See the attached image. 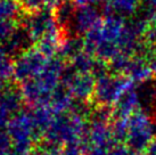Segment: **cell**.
<instances>
[{
	"label": "cell",
	"instance_id": "3957f363",
	"mask_svg": "<svg viewBox=\"0 0 156 155\" xmlns=\"http://www.w3.org/2000/svg\"><path fill=\"white\" fill-rule=\"evenodd\" d=\"M103 17L97 7L82 6L75 8L71 25L76 34L84 37L88 32H90L96 26L99 25Z\"/></svg>",
	"mask_w": 156,
	"mask_h": 155
},
{
	"label": "cell",
	"instance_id": "8992f818",
	"mask_svg": "<svg viewBox=\"0 0 156 155\" xmlns=\"http://www.w3.org/2000/svg\"><path fill=\"white\" fill-rule=\"evenodd\" d=\"M23 12L17 0H0V22H17Z\"/></svg>",
	"mask_w": 156,
	"mask_h": 155
},
{
	"label": "cell",
	"instance_id": "8fae6325",
	"mask_svg": "<svg viewBox=\"0 0 156 155\" xmlns=\"http://www.w3.org/2000/svg\"><path fill=\"white\" fill-rule=\"evenodd\" d=\"M149 67L152 70V73L156 75V52H153L152 54H149V56L147 58Z\"/></svg>",
	"mask_w": 156,
	"mask_h": 155
},
{
	"label": "cell",
	"instance_id": "6da1fadb",
	"mask_svg": "<svg viewBox=\"0 0 156 155\" xmlns=\"http://www.w3.org/2000/svg\"><path fill=\"white\" fill-rule=\"evenodd\" d=\"M21 26L27 32L34 45L47 37L62 34V27L57 23L54 10L48 8L34 14L23 15Z\"/></svg>",
	"mask_w": 156,
	"mask_h": 155
},
{
	"label": "cell",
	"instance_id": "4fadbf2b",
	"mask_svg": "<svg viewBox=\"0 0 156 155\" xmlns=\"http://www.w3.org/2000/svg\"><path fill=\"white\" fill-rule=\"evenodd\" d=\"M140 1L145 5V7L156 9V0H140Z\"/></svg>",
	"mask_w": 156,
	"mask_h": 155
},
{
	"label": "cell",
	"instance_id": "7c38bea8",
	"mask_svg": "<svg viewBox=\"0 0 156 155\" xmlns=\"http://www.w3.org/2000/svg\"><path fill=\"white\" fill-rule=\"evenodd\" d=\"M44 1L46 4V7L48 9H51V10H55L63 2V0H44Z\"/></svg>",
	"mask_w": 156,
	"mask_h": 155
},
{
	"label": "cell",
	"instance_id": "30bf717a",
	"mask_svg": "<svg viewBox=\"0 0 156 155\" xmlns=\"http://www.w3.org/2000/svg\"><path fill=\"white\" fill-rule=\"evenodd\" d=\"M106 0H73L74 5L76 7H82V6H92L96 7L99 4H105Z\"/></svg>",
	"mask_w": 156,
	"mask_h": 155
},
{
	"label": "cell",
	"instance_id": "ba28073f",
	"mask_svg": "<svg viewBox=\"0 0 156 155\" xmlns=\"http://www.w3.org/2000/svg\"><path fill=\"white\" fill-rule=\"evenodd\" d=\"M17 2L22 9L23 15L34 14L47 8L44 0H17Z\"/></svg>",
	"mask_w": 156,
	"mask_h": 155
},
{
	"label": "cell",
	"instance_id": "277c9868",
	"mask_svg": "<svg viewBox=\"0 0 156 155\" xmlns=\"http://www.w3.org/2000/svg\"><path fill=\"white\" fill-rule=\"evenodd\" d=\"M139 5L140 0H106L104 7L107 15L126 18L138 13Z\"/></svg>",
	"mask_w": 156,
	"mask_h": 155
},
{
	"label": "cell",
	"instance_id": "7a4b0ae2",
	"mask_svg": "<svg viewBox=\"0 0 156 155\" xmlns=\"http://www.w3.org/2000/svg\"><path fill=\"white\" fill-rule=\"evenodd\" d=\"M47 57H44L35 47H31L20 54L13 62V75L17 80L29 81L38 77L44 71L48 65Z\"/></svg>",
	"mask_w": 156,
	"mask_h": 155
},
{
	"label": "cell",
	"instance_id": "5b68a950",
	"mask_svg": "<svg viewBox=\"0 0 156 155\" xmlns=\"http://www.w3.org/2000/svg\"><path fill=\"white\" fill-rule=\"evenodd\" d=\"M84 52V42L83 39H81L79 35L76 37H69L63 39L58 52V57H61L63 60H71L74 57H76L79 54Z\"/></svg>",
	"mask_w": 156,
	"mask_h": 155
},
{
	"label": "cell",
	"instance_id": "5bb4252c",
	"mask_svg": "<svg viewBox=\"0 0 156 155\" xmlns=\"http://www.w3.org/2000/svg\"><path fill=\"white\" fill-rule=\"evenodd\" d=\"M63 1H72V0H63Z\"/></svg>",
	"mask_w": 156,
	"mask_h": 155
},
{
	"label": "cell",
	"instance_id": "9c48e42d",
	"mask_svg": "<svg viewBox=\"0 0 156 155\" xmlns=\"http://www.w3.org/2000/svg\"><path fill=\"white\" fill-rule=\"evenodd\" d=\"M17 27V22H0V49Z\"/></svg>",
	"mask_w": 156,
	"mask_h": 155
},
{
	"label": "cell",
	"instance_id": "52a82bcc",
	"mask_svg": "<svg viewBox=\"0 0 156 155\" xmlns=\"http://www.w3.org/2000/svg\"><path fill=\"white\" fill-rule=\"evenodd\" d=\"M75 5L72 1H63L58 7H57L55 10H54V14H55V17L57 20V23L58 25L62 27H65L67 25H71L72 23V20H73V15L74 12H75Z\"/></svg>",
	"mask_w": 156,
	"mask_h": 155
}]
</instances>
